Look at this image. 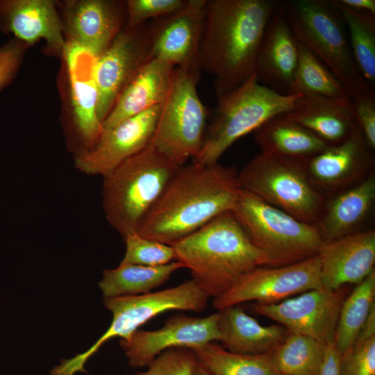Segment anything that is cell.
<instances>
[{"instance_id": "f1b7e54d", "label": "cell", "mask_w": 375, "mask_h": 375, "mask_svg": "<svg viewBox=\"0 0 375 375\" xmlns=\"http://www.w3.org/2000/svg\"><path fill=\"white\" fill-rule=\"evenodd\" d=\"M212 375H279L270 353L246 355L231 352L210 342L190 348Z\"/></svg>"}, {"instance_id": "7c38bea8", "label": "cell", "mask_w": 375, "mask_h": 375, "mask_svg": "<svg viewBox=\"0 0 375 375\" xmlns=\"http://www.w3.org/2000/svg\"><path fill=\"white\" fill-rule=\"evenodd\" d=\"M344 294L324 288L310 290L276 303L256 302L254 310L289 331L309 336L327 345L334 342Z\"/></svg>"}, {"instance_id": "e575fe53", "label": "cell", "mask_w": 375, "mask_h": 375, "mask_svg": "<svg viewBox=\"0 0 375 375\" xmlns=\"http://www.w3.org/2000/svg\"><path fill=\"white\" fill-rule=\"evenodd\" d=\"M341 375H375V335L360 334L353 346L340 354Z\"/></svg>"}, {"instance_id": "5b68a950", "label": "cell", "mask_w": 375, "mask_h": 375, "mask_svg": "<svg viewBox=\"0 0 375 375\" xmlns=\"http://www.w3.org/2000/svg\"><path fill=\"white\" fill-rule=\"evenodd\" d=\"M281 6L299 42L332 72L351 99L371 88L356 64L345 24L331 0H290Z\"/></svg>"}, {"instance_id": "7402d4cb", "label": "cell", "mask_w": 375, "mask_h": 375, "mask_svg": "<svg viewBox=\"0 0 375 375\" xmlns=\"http://www.w3.org/2000/svg\"><path fill=\"white\" fill-rule=\"evenodd\" d=\"M0 26L24 44L43 39L58 52L66 45L54 3L49 0L0 1Z\"/></svg>"}, {"instance_id": "8fae6325", "label": "cell", "mask_w": 375, "mask_h": 375, "mask_svg": "<svg viewBox=\"0 0 375 375\" xmlns=\"http://www.w3.org/2000/svg\"><path fill=\"white\" fill-rule=\"evenodd\" d=\"M322 288L318 255L292 265L256 267L237 281L227 292L214 299L219 310L249 301L276 303L293 295Z\"/></svg>"}, {"instance_id": "836d02e7", "label": "cell", "mask_w": 375, "mask_h": 375, "mask_svg": "<svg viewBox=\"0 0 375 375\" xmlns=\"http://www.w3.org/2000/svg\"><path fill=\"white\" fill-rule=\"evenodd\" d=\"M126 251L122 262L157 267L175 260V252L171 245L144 238L137 233L124 238Z\"/></svg>"}, {"instance_id": "8d00e7d4", "label": "cell", "mask_w": 375, "mask_h": 375, "mask_svg": "<svg viewBox=\"0 0 375 375\" xmlns=\"http://www.w3.org/2000/svg\"><path fill=\"white\" fill-rule=\"evenodd\" d=\"M186 2L187 0H128V28L140 26L149 19L169 15L182 8Z\"/></svg>"}, {"instance_id": "ffe728a7", "label": "cell", "mask_w": 375, "mask_h": 375, "mask_svg": "<svg viewBox=\"0 0 375 375\" xmlns=\"http://www.w3.org/2000/svg\"><path fill=\"white\" fill-rule=\"evenodd\" d=\"M299 42L278 3L266 27L257 56L258 81L276 92L290 94L299 61Z\"/></svg>"}, {"instance_id": "9c48e42d", "label": "cell", "mask_w": 375, "mask_h": 375, "mask_svg": "<svg viewBox=\"0 0 375 375\" xmlns=\"http://www.w3.org/2000/svg\"><path fill=\"white\" fill-rule=\"evenodd\" d=\"M199 76L198 71L174 69L150 143L178 167L197 156L206 134L208 110L197 92Z\"/></svg>"}, {"instance_id": "3957f363", "label": "cell", "mask_w": 375, "mask_h": 375, "mask_svg": "<svg viewBox=\"0 0 375 375\" xmlns=\"http://www.w3.org/2000/svg\"><path fill=\"white\" fill-rule=\"evenodd\" d=\"M171 246L175 260L189 269L192 279L214 299L252 269L270 266L267 256L253 244L231 211Z\"/></svg>"}, {"instance_id": "f35d334b", "label": "cell", "mask_w": 375, "mask_h": 375, "mask_svg": "<svg viewBox=\"0 0 375 375\" xmlns=\"http://www.w3.org/2000/svg\"><path fill=\"white\" fill-rule=\"evenodd\" d=\"M24 51V44L17 40H12L0 47V91L14 78Z\"/></svg>"}, {"instance_id": "d4e9b609", "label": "cell", "mask_w": 375, "mask_h": 375, "mask_svg": "<svg viewBox=\"0 0 375 375\" xmlns=\"http://www.w3.org/2000/svg\"><path fill=\"white\" fill-rule=\"evenodd\" d=\"M218 330L223 347L233 353L258 355L272 351L288 331L281 324L262 326L238 305L219 310Z\"/></svg>"}, {"instance_id": "30bf717a", "label": "cell", "mask_w": 375, "mask_h": 375, "mask_svg": "<svg viewBox=\"0 0 375 375\" xmlns=\"http://www.w3.org/2000/svg\"><path fill=\"white\" fill-rule=\"evenodd\" d=\"M208 298L193 279L154 292L104 298V306L112 314L110 326L88 350L65 360V368L71 374L85 372L83 366L87 360L109 340L115 337L128 338L140 326L164 312L179 310L200 312L206 308Z\"/></svg>"}, {"instance_id": "d6a6232c", "label": "cell", "mask_w": 375, "mask_h": 375, "mask_svg": "<svg viewBox=\"0 0 375 375\" xmlns=\"http://www.w3.org/2000/svg\"><path fill=\"white\" fill-rule=\"evenodd\" d=\"M290 94L351 99L332 72L300 43L298 65Z\"/></svg>"}, {"instance_id": "f546056e", "label": "cell", "mask_w": 375, "mask_h": 375, "mask_svg": "<svg viewBox=\"0 0 375 375\" xmlns=\"http://www.w3.org/2000/svg\"><path fill=\"white\" fill-rule=\"evenodd\" d=\"M374 308L375 270L357 284L343 301L334 340V344L340 354L355 343Z\"/></svg>"}, {"instance_id": "cb8c5ba5", "label": "cell", "mask_w": 375, "mask_h": 375, "mask_svg": "<svg viewBox=\"0 0 375 375\" xmlns=\"http://www.w3.org/2000/svg\"><path fill=\"white\" fill-rule=\"evenodd\" d=\"M285 114L328 145L344 142L358 127L351 99L301 95Z\"/></svg>"}, {"instance_id": "4fadbf2b", "label": "cell", "mask_w": 375, "mask_h": 375, "mask_svg": "<svg viewBox=\"0 0 375 375\" xmlns=\"http://www.w3.org/2000/svg\"><path fill=\"white\" fill-rule=\"evenodd\" d=\"M151 58L149 29L143 25L120 32L97 56V114L102 123L124 88Z\"/></svg>"}, {"instance_id": "5bb4252c", "label": "cell", "mask_w": 375, "mask_h": 375, "mask_svg": "<svg viewBox=\"0 0 375 375\" xmlns=\"http://www.w3.org/2000/svg\"><path fill=\"white\" fill-rule=\"evenodd\" d=\"M207 0H187L178 11L149 29L152 58L174 68L201 72L199 56Z\"/></svg>"}, {"instance_id": "4dcf8cb0", "label": "cell", "mask_w": 375, "mask_h": 375, "mask_svg": "<svg viewBox=\"0 0 375 375\" xmlns=\"http://www.w3.org/2000/svg\"><path fill=\"white\" fill-rule=\"evenodd\" d=\"M345 24L356 64L369 88H375V15L331 0Z\"/></svg>"}, {"instance_id": "44dd1931", "label": "cell", "mask_w": 375, "mask_h": 375, "mask_svg": "<svg viewBox=\"0 0 375 375\" xmlns=\"http://www.w3.org/2000/svg\"><path fill=\"white\" fill-rule=\"evenodd\" d=\"M375 205V172L359 183L327 195L315 224L324 241L365 231Z\"/></svg>"}, {"instance_id": "603a6c76", "label": "cell", "mask_w": 375, "mask_h": 375, "mask_svg": "<svg viewBox=\"0 0 375 375\" xmlns=\"http://www.w3.org/2000/svg\"><path fill=\"white\" fill-rule=\"evenodd\" d=\"M174 67L156 58L148 60L132 77L118 96L102 123L103 131L119 122L162 103Z\"/></svg>"}, {"instance_id": "1f68e13d", "label": "cell", "mask_w": 375, "mask_h": 375, "mask_svg": "<svg viewBox=\"0 0 375 375\" xmlns=\"http://www.w3.org/2000/svg\"><path fill=\"white\" fill-rule=\"evenodd\" d=\"M326 346L309 336L288 331L270 355L279 375H318Z\"/></svg>"}, {"instance_id": "9a60e30c", "label": "cell", "mask_w": 375, "mask_h": 375, "mask_svg": "<svg viewBox=\"0 0 375 375\" xmlns=\"http://www.w3.org/2000/svg\"><path fill=\"white\" fill-rule=\"evenodd\" d=\"M219 340L217 312L204 317L180 313L169 317L154 331L137 330L119 340L128 364L133 368L147 367L164 351L175 347L202 345Z\"/></svg>"}, {"instance_id": "60d3db41", "label": "cell", "mask_w": 375, "mask_h": 375, "mask_svg": "<svg viewBox=\"0 0 375 375\" xmlns=\"http://www.w3.org/2000/svg\"><path fill=\"white\" fill-rule=\"evenodd\" d=\"M351 9L366 12L375 15V0H339Z\"/></svg>"}, {"instance_id": "e0dca14e", "label": "cell", "mask_w": 375, "mask_h": 375, "mask_svg": "<svg viewBox=\"0 0 375 375\" xmlns=\"http://www.w3.org/2000/svg\"><path fill=\"white\" fill-rule=\"evenodd\" d=\"M374 151L357 127L344 142L307 159L306 166L313 185L326 197L362 181L374 171Z\"/></svg>"}, {"instance_id": "b9f144b4", "label": "cell", "mask_w": 375, "mask_h": 375, "mask_svg": "<svg viewBox=\"0 0 375 375\" xmlns=\"http://www.w3.org/2000/svg\"><path fill=\"white\" fill-rule=\"evenodd\" d=\"M192 375H212L203 365L197 362Z\"/></svg>"}, {"instance_id": "83f0119b", "label": "cell", "mask_w": 375, "mask_h": 375, "mask_svg": "<svg viewBox=\"0 0 375 375\" xmlns=\"http://www.w3.org/2000/svg\"><path fill=\"white\" fill-rule=\"evenodd\" d=\"M181 268L183 265L176 260L157 267L121 262L117 267L103 271L99 286L104 298L147 294Z\"/></svg>"}, {"instance_id": "484cf974", "label": "cell", "mask_w": 375, "mask_h": 375, "mask_svg": "<svg viewBox=\"0 0 375 375\" xmlns=\"http://www.w3.org/2000/svg\"><path fill=\"white\" fill-rule=\"evenodd\" d=\"M67 28L73 41L97 56L103 52L120 33V15L112 1L82 0L68 9Z\"/></svg>"}, {"instance_id": "7a4b0ae2", "label": "cell", "mask_w": 375, "mask_h": 375, "mask_svg": "<svg viewBox=\"0 0 375 375\" xmlns=\"http://www.w3.org/2000/svg\"><path fill=\"white\" fill-rule=\"evenodd\" d=\"M278 3L207 0L199 63L214 77L217 99L255 74L262 38Z\"/></svg>"}, {"instance_id": "2e32d148", "label": "cell", "mask_w": 375, "mask_h": 375, "mask_svg": "<svg viewBox=\"0 0 375 375\" xmlns=\"http://www.w3.org/2000/svg\"><path fill=\"white\" fill-rule=\"evenodd\" d=\"M160 105L131 117L103 131L91 149L76 153L74 165L88 175H107L122 162L147 147L156 126Z\"/></svg>"}, {"instance_id": "ab89813d", "label": "cell", "mask_w": 375, "mask_h": 375, "mask_svg": "<svg viewBox=\"0 0 375 375\" xmlns=\"http://www.w3.org/2000/svg\"><path fill=\"white\" fill-rule=\"evenodd\" d=\"M318 375H341L340 353L334 342L326 346L324 360Z\"/></svg>"}, {"instance_id": "8992f818", "label": "cell", "mask_w": 375, "mask_h": 375, "mask_svg": "<svg viewBox=\"0 0 375 375\" xmlns=\"http://www.w3.org/2000/svg\"><path fill=\"white\" fill-rule=\"evenodd\" d=\"M301 94H283L261 84L256 73L240 86L217 99L214 117L206 131L194 163L208 165L238 140L266 121L292 109Z\"/></svg>"}, {"instance_id": "74e56055", "label": "cell", "mask_w": 375, "mask_h": 375, "mask_svg": "<svg viewBox=\"0 0 375 375\" xmlns=\"http://www.w3.org/2000/svg\"><path fill=\"white\" fill-rule=\"evenodd\" d=\"M357 126L369 148L375 151V90L365 92L351 99Z\"/></svg>"}, {"instance_id": "6da1fadb", "label": "cell", "mask_w": 375, "mask_h": 375, "mask_svg": "<svg viewBox=\"0 0 375 375\" xmlns=\"http://www.w3.org/2000/svg\"><path fill=\"white\" fill-rule=\"evenodd\" d=\"M240 190L233 167L219 162L185 165L170 178L137 233L172 245L231 211Z\"/></svg>"}, {"instance_id": "d590c367", "label": "cell", "mask_w": 375, "mask_h": 375, "mask_svg": "<svg viewBox=\"0 0 375 375\" xmlns=\"http://www.w3.org/2000/svg\"><path fill=\"white\" fill-rule=\"evenodd\" d=\"M197 362L190 348H171L159 354L147 370L131 375H192Z\"/></svg>"}, {"instance_id": "4316f807", "label": "cell", "mask_w": 375, "mask_h": 375, "mask_svg": "<svg viewBox=\"0 0 375 375\" xmlns=\"http://www.w3.org/2000/svg\"><path fill=\"white\" fill-rule=\"evenodd\" d=\"M254 140L261 153L297 159H308L328 146L285 112L262 124L255 131Z\"/></svg>"}, {"instance_id": "ba28073f", "label": "cell", "mask_w": 375, "mask_h": 375, "mask_svg": "<svg viewBox=\"0 0 375 375\" xmlns=\"http://www.w3.org/2000/svg\"><path fill=\"white\" fill-rule=\"evenodd\" d=\"M306 160L260 153L238 174L239 185L299 221L315 224L326 197L312 183Z\"/></svg>"}, {"instance_id": "d6986e66", "label": "cell", "mask_w": 375, "mask_h": 375, "mask_svg": "<svg viewBox=\"0 0 375 375\" xmlns=\"http://www.w3.org/2000/svg\"><path fill=\"white\" fill-rule=\"evenodd\" d=\"M318 257L322 288L335 291L346 284L357 285L375 270V230L324 242Z\"/></svg>"}, {"instance_id": "277c9868", "label": "cell", "mask_w": 375, "mask_h": 375, "mask_svg": "<svg viewBox=\"0 0 375 375\" xmlns=\"http://www.w3.org/2000/svg\"><path fill=\"white\" fill-rule=\"evenodd\" d=\"M179 168L149 144L103 177L105 216L123 238L137 233Z\"/></svg>"}, {"instance_id": "52a82bcc", "label": "cell", "mask_w": 375, "mask_h": 375, "mask_svg": "<svg viewBox=\"0 0 375 375\" xmlns=\"http://www.w3.org/2000/svg\"><path fill=\"white\" fill-rule=\"evenodd\" d=\"M231 212L253 244L267 256L270 267L316 256L324 243L315 224L299 221L242 189Z\"/></svg>"}, {"instance_id": "ac0fdd59", "label": "cell", "mask_w": 375, "mask_h": 375, "mask_svg": "<svg viewBox=\"0 0 375 375\" xmlns=\"http://www.w3.org/2000/svg\"><path fill=\"white\" fill-rule=\"evenodd\" d=\"M63 53L70 83L74 126L83 145L82 151L94 147L103 133L102 122L97 114V56L73 41L66 43Z\"/></svg>"}]
</instances>
